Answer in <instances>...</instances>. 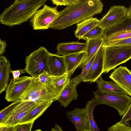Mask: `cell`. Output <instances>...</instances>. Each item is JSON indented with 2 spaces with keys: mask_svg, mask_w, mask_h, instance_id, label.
Here are the masks:
<instances>
[{
  "mask_svg": "<svg viewBox=\"0 0 131 131\" xmlns=\"http://www.w3.org/2000/svg\"><path fill=\"white\" fill-rule=\"evenodd\" d=\"M103 7L100 0H79L59 12L50 28L57 30L65 29L101 13Z\"/></svg>",
  "mask_w": 131,
  "mask_h": 131,
  "instance_id": "1",
  "label": "cell"
},
{
  "mask_svg": "<svg viewBox=\"0 0 131 131\" xmlns=\"http://www.w3.org/2000/svg\"><path fill=\"white\" fill-rule=\"evenodd\" d=\"M46 0H15L0 15L1 24L12 27L31 19Z\"/></svg>",
  "mask_w": 131,
  "mask_h": 131,
  "instance_id": "2",
  "label": "cell"
},
{
  "mask_svg": "<svg viewBox=\"0 0 131 131\" xmlns=\"http://www.w3.org/2000/svg\"><path fill=\"white\" fill-rule=\"evenodd\" d=\"M59 94L50 84H41L37 77L35 78L30 85L19 98L22 101H30L36 103L57 100Z\"/></svg>",
  "mask_w": 131,
  "mask_h": 131,
  "instance_id": "3",
  "label": "cell"
},
{
  "mask_svg": "<svg viewBox=\"0 0 131 131\" xmlns=\"http://www.w3.org/2000/svg\"><path fill=\"white\" fill-rule=\"evenodd\" d=\"M131 58V46H105L103 72L108 73Z\"/></svg>",
  "mask_w": 131,
  "mask_h": 131,
  "instance_id": "4",
  "label": "cell"
},
{
  "mask_svg": "<svg viewBox=\"0 0 131 131\" xmlns=\"http://www.w3.org/2000/svg\"><path fill=\"white\" fill-rule=\"evenodd\" d=\"M50 53L42 46L34 51L26 57L25 71L33 78L37 77L44 71L48 72L47 64Z\"/></svg>",
  "mask_w": 131,
  "mask_h": 131,
  "instance_id": "5",
  "label": "cell"
},
{
  "mask_svg": "<svg viewBox=\"0 0 131 131\" xmlns=\"http://www.w3.org/2000/svg\"><path fill=\"white\" fill-rule=\"evenodd\" d=\"M93 92L95 98L101 104L114 108L121 116L126 113L131 103V97L126 94L108 93L102 92L99 89Z\"/></svg>",
  "mask_w": 131,
  "mask_h": 131,
  "instance_id": "6",
  "label": "cell"
},
{
  "mask_svg": "<svg viewBox=\"0 0 131 131\" xmlns=\"http://www.w3.org/2000/svg\"><path fill=\"white\" fill-rule=\"evenodd\" d=\"M42 9L38 10L29 22L34 30H44L50 28L58 16L57 7H51L45 4Z\"/></svg>",
  "mask_w": 131,
  "mask_h": 131,
  "instance_id": "7",
  "label": "cell"
},
{
  "mask_svg": "<svg viewBox=\"0 0 131 131\" xmlns=\"http://www.w3.org/2000/svg\"><path fill=\"white\" fill-rule=\"evenodd\" d=\"M35 78L26 76L11 79L6 90L5 99L8 102L19 99L28 89Z\"/></svg>",
  "mask_w": 131,
  "mask_h": 131,
  "instance_id": "8",
  "label": "cell"
},
{
  "mask_svg": "<svg viewBox=\"0 0 131 131\" xmlns=\"http://www.w3.org/2000/svg\"><path fill=\"white\" fill-rule=\"evenodd\" d=\"M38 103L30 101H22L0 122V126L13 127L19 124L26 115Z\"/></svg>",
  "mask_w": 131,
  "mask_h": 131,
  "instance_id": "9",
  "label": "cell"
},
{
  "mask_svg": "<svg viewBox=\"0 0 131 131\" xmlns=\"http://www.w3.org/2000/svg\"><path fill=\"white\" fill-rule=\"evenodd\" d=\"M128 10V8L124 6L111 7L107 13L100 20L99 25L104 30L114 26L126 17Z\"/></svg>",
  "mask_w": 131,
  "mask_h": 131,
  "instance_id": "10",
  "label": "cell"
},
{
  "mask_svg": "<svg viewBox=\"0 0 131 131\" xmlns=\"http://www.w3.org/2000/svg\"><path fill=\"white\" fill-rule=\"evenodd\" d=\"M105 41L97 51L95 57L85 78L84 82H93L98 81L103 73L105 50Z\"/></svg>",
  "mask_w": 131,
  "mask_h": 131,
  "instance_id": "11",
  "label": "cell"
},
{
  "mask_svg": "<svg viewBox=\"0 0 131 131\" xmlns=\"http://www.w3.org/2000/svg\"><path fill=\"white\" fill-rule=\"evenodd\" d=\"M110 78L131 96V71L126 67L120 66L115 68Z\"/></svg>",
  "mask_w": 131,
  "mask_h": 131,
  "instance_id": "12",
  "label": "cell"
},
{
  "mask_svg": "<svg viewBox=\"0 0 131 131\" xmlns=\"http://www.w3.org/2000/svg\"><path fill=\"white\" fill-rule=\"evenodd\" d=\"M67 117L75 126L76 131L90 130V125L85 108L76 107L72 111H67Z\"/></svg>",
  "mask_w": 131,
  "mask_h": 131,
  "instance_id": "13",
  "label": "cell"
},
{
  "mask_svg": "<svg viewBox=\"0 0 131 131\" xmlns=\"http://www.w3.org/2000/svg\"><path fill=\"white\" fill-rule=\"evenodd\" d=\"M47 65L48 72L52 76H60L67 72L63 56L50 53Z\"/></svg>",
  "mask_w": 131,
  "mask_h": 131,
  "instance_id": "14",
  "label": "cell"
},
{
  "mask_svg": "<svg viewBox=\"0 0 131 131\" xmlns=\"http://www.w3.org/2000/svg\"><path fill=\"white\" fill-rule=\"evenodd\" d=\"M77 85L71 79L59 95L57 101L61 106L67 107L73 100H77L78 96L77 88Z\"/></svg>",
  "mask_w": 131,
  "mask_h": 131,
  "instance_id": "15",
  "label": "cell"
},
{
  "mask_svg": "<svg viewBox=\"0 0 131 131\" xmlns=\"http://www.w3.org/2000/svg\"><path fill=\"white\" fill-rule=\"evenodd\" d=\"M86 45V42L81 43L78 41L60 43L56 48L57 54L64 56L84 51Z\"/></svg>",
  "mask_w": 131,
  "mask_h": 131,
  "instance_id": "16",
  "label": "cell"
},
{
  "mask_svg": "<svg viewBox=\"0 0 131 131\" xmlns=\"http://www.w3.org/2000/svg\"><path fill=\"white\" fill-rule=\"evenodd\" d=\"M105 39L101 36L96 38L86 40V45L85 51V58L79 67L80 69L85 66L96 53Z\"/></svg>",
  "mask_w": 131,
  "mask_h": 131,
  "instance_id": "17",
  "label": "cell"
},
{
  "mask_svg": "<svg viewBox=\"0 0 131 131\" xmlns=\"http://www.w3.org/2000/svg\"><path fill=\"white\" fill-rule=\"evenodd\" d=\"M10 64L5 57H0V94L7 88L10 79V74L12 71Z\"/></svg>",
  "mask_w": 131,
  "mask_h": 131,
  "instance_id": "18",
  "label": "cell"
},
{
  "mask_svg": "<svg viewBox=\"0 0 131 131\" xmlns=\"http://www.w3.org/2000/svg\"><path fill=\"white\" fill-rule=\"evenodd\" d=\"M85 55V51L63 56L67 72L72 75L75 70L81 64Z\"/></svg>",
  "mask_w": 131,
  "mask_h": 131,
  "instance_id": "19",
  "label": "cell"
},
{
  "mask_svg": "<svg viewBox=\"0 0 131 131\" xmlns=\"http://www.w3.org/2000/svg\"><path fill=\"white\" fill-rule=\"evenodd\" d=\"M53 102L51 101L38 103L26 115L20 124L34 122L42 114Z\"/></svg>",
  "mask_w": 131,
  "mask_h": 131,
  "instance_id": "20",
  "label": "cell"
},
{
  "mask_svg": "<svg viewBox=\"0 0 131 131\" xmlns=\"http://www.w3.org/2000/svg\"><path fill=\"white\" fill-rule=\"evenodd\" d=\"M100 20L96 17L88 18L77 25V28L75 31V37L79 39L94 27L99 25Z\"/></svg>",
  "mask_w": 131,
  "mask_h": 131,
  "instance_id": "21",
  "label": "cell"
},
{
  "mask_svg": "<svg viewBox=\"0 0 131 131\" xmlns=\"http://www.w3.org/2000/svg\"><path fill=\"white\" fill-rule=\"evenodd\" d=\"M96 82L98 89L102 92L114 94H127L125 91L114 81H106L102 79L101 76Z\"/></svg>",
  "mask_w": 131,
  "mask_h": 131,
  "instance_id": "22",
  "label": "cell"
},
{
  "mask_svg": "<svg viewBox=\"0 0 131 131\" xmlns=\"http://www.w3.org/2000/svg\"><path fill=\"white\" fill-rule=\"evenodd\" d=\"M131 30V18L126 17L122 21L114 26L105 29L103 36L105 39L119 32Z\"/></svg>",
  "mask_w": 131,
  "mask_h": 131,
  "instance_id": "23",
  "label": "cell"
},
{
  "mask_svg": "<svg viewBox=\"0 0 131 131\" xmlns=\"http://www.w3.org/2000/svg\"><path fill=\"white\" fill-rule=\"evenodd\" d=\"M72 76L67 72L60 76H53L50 80L49 84L60 95L70 82Z\"/></svg>",
  "mask_w": 131,
  "mask_h": 131,
  "instance_id": "24",
  "label": "cell"
},
{
  "mask_svg": "<svg viewBox=\"0 0 131 131\" xmlns=\"http://www.w3.org/2000/svg\"><path fill=\"white\" fill-rule=\"evenodd\" d=\"M100 104V103L95 98L89 101L86 104L85 108L90 124V130L92 131H100L94 119L93 111L95 106Z\"/></svg>",
  "mask_w": 131,
  "mask_h": 131,
  "instance_id": "25",
  "label": "cell"
},
{
  "mask_svg": "<svg viewBox=\"0 0 131 131\" xmlns=\"http://www.w3.org/2000/svg\"><path fill=\"white\" fill-rule=\"evenodd\" d=\"M96 53L88 63L82 67V70L81 73L79 75L76 76L71 79L76 84L78 85L84 81L95 57Z\"/></svg>",
  "mask_w": 131,
  "mask_h": 131,
  "instance_id": "26",
  "label": "cell"
},
{
  "mask_svg": "<svg viewBox=\"0 0 131 131\" xmlns=\"http://www.w3.org/2000/svg\"><path fill=\"white\" fill-rule=\"evenodd\" d=\"M104 30L99 25H97L84 35L81 39L86 41L97 38L103 35Z\"/></svg>",
  "mask_w": 131,
  "mask_h": 131,
  "instance_id": "27",
  "label": "cell"
},
{
  "mask_svg": "<svg viewBox=\"0 0 131 131\" xmlns=\"http://www.w3.org/2000/svg\"><path fill=\"white\" fill-rule=\"evenodd\" d=\"M22 101L20 99L13 102L8 106L1 110L0 112V122L5 117Z\"/></svg>",
  "mask_w": 131,
  "mask_h": 131,
  "instance_id": "28",
  "label": "cell"
},
{
  "mask_svg": "<svg viewBox=\"0 0 131 131\" xmlns=\"http://www.w3.org/2000/svg\"><path fill=\"white\" fill-rule=\"evenodd\" d=\"M107 131H131V125L119 121L108 127Z\"/></svg>",
  "mask_w": 131,
  "mask_h": 131,
  "instance_id": "29",
  "label": "cell"
},
{
  "mask_svg": "<svg viewBox=\"0 0 131 131\" xmlns=\"http://www.w3.org/2000/svg\"><path fill=\"white\" fill-rule=\"evenodd\" d=\"M131 37V30L121 32L116 34L105 40V41L124 39Z\"/></svg>",
  "mask_w": 131,
  "mask_h": 131,
  "instance_id": "30",
  "label": "cell"
},
{
  "mask_svg": "<svg viewBox=\"0 0 131 131\" xmlns=\"http://www.w3.org/2000/svg\"><path fill=\"white\" fill-rule=\"evenodd\" d=\"M105 46L119 45L131 46V37L122 39L105 41Z\"/></svg>",
  "mask_w": 131,
  "mask_h": 131,
  "instance_id": "31",
  "label": "cell"
},
{
  "mask_svg": "<svg viewBox=\"0 0 131 131\" xmlns=\"http://www.w3.org/2000/svg\"><path fill=\"white\" fill-rule=\"evenodd\" d=\"M52 77L48 71H45L37 77L41 84L47 85L49 84V80Z\"/></svg>",
  "mask_w": 131,
  "mask_h": 131,
  "instance_id": "32",
  "label": "cell"
},
{
  "mask_svg": "<svg viewBox=\"0 0 131 131\" xmlns=\"http://www.w3.org/2000/svg\"><path fill=\"white\" fill-rule=\"evenodd\" d=\"M34 122L20 124L15 126L14 131H31Z\"/></svg>",
  "mask_w": 131,
  "mask_h": 131,
  "instance_id": "33",
  "label": "cell"
},
{
  "mask_svg": "<svg viewBox=\"0 0 131 131\" xmlns=\"http://www.w3.org/2000/svg\"><path fill=\"white\" fill-rule=\"evenodd\" d=\"M79 0H52V3L57 6L59 5L69 6L79 1Z\"/></svg>",
  "mask_w": 131,
  "mask_h": 131,
  "instance_id": "34",
  "label": "cell"
},
{
  "mask_svg": "<svg viewBox=\"0 0 131 131\" xmlns=\"http://www.w3.org/2000/svg\"><path fill=\"white\" fill-rule=\"evenodd\" d=\"M131 121V103L126 113L123 116L120 121L123 123L129 124Z\"/></svg>",
  "mask_w": 131,
  "mask_h": 131,
  "instance_id": "35",
  "label": "cell"
},
{
  "mask_svg": "<svg viewBox=\"0 0 131 131\" xmlns=\"http://www.w3.org/2000/svg\"><path fill=\"white\" fill-rule=\"evenodd\" d=\"M24 71V69H18L15 70H12L10 73L12 74L13 79L16 80L19 78V77L21 74L24 73L26 72Z\"/></svg>",
  "mask_w": 131,
  "mask_h": 131,
  "instance_id": "36",
  "label": "cell"
},
{
  "mask_svg": "<svg viewBox=\"0 0 131 131\" xmlns=\"http://www.w3.org/2000/svg\"><path fill=\"white\" fill-rule=\"evenodd\" d=\"M7 45L6 41L5 40H0V55H3V54L5 52V48Z\"/></svg>",
  "mask_w": 131,
  "mask_h": 131,
  "instance_id": "37",
  "label": "cell"
},
{
  "mask_svg": "<svg viewBox=\"0 0 131 131\" xmlns=\"http://www.w3.org/2000/svg\"><path fill=\"white\" fill-rule=\"evenodd\" d=\"M51 131H64L58 124H56L54 127L52 128Z\"/></svg>",
  "mask_w": 131,
  "mask_h": 131,
  "instance_id": "38",
  "label": "cell"
},
{
  "mask_svg": "<svg viewBox=\"0 0 131 131\" xmlns=\"http://www.w3.org/2000/svg\"><path fill=\"white\" fill-rule=\"evenodd\" d=\"M126 17L128 18H131V3L130 6L128 8L127 13Z\"/></svg>",
  "mask_w": 131,
  "mask_h": 131,
  "instance_id": "39",
  "label": "cell"
},
{
  "mask_svg": "<svg viewBox=\"0 0 131 131\" xmlns=\"http://www.w3.org/2000/svg\"><path fill=\"white\" fill-rule=\"evenodd\" d=\"M8 127L5 126H0V131H7Z\"/></svg>",
  "mask_w": 131,
  "mask_h": 131,
  "instance_id": "40",
  "label": "cell"
},
{
  "mask_svg": "<svg viewBox=\"0 0 131 131\" xmlns=\"http://www.w3.org/2000/svg\"><path fill=\"white\" fill-rule=\"evenodd\" d=\"M15 126L9 127H8L7 131H14Z\"/></svg>",
  "mask_w": 131,
  "mask_h": 131,
  "instance_id": "41",
  "label": "cell"
},
{
  "mask_svg": "<svg viewBox=\"0 0 131 131\" xmlns=\"http://www.w3.org/2000/svg\"><path fill=\"white\" fill-rule=\"evenodd\" d=\"M34 131H42L40 129H37L35 130Z\"/></svg>",
  "mask_w": 131,
  "mask_h": 131,
  "instance_id": "42",
  "label": "cell"
},
{
  "mask_svg": "<svg viewBox=\"0 0 131 131\" xmlns=\"http://www.w3.org/2000/svg\"><path fill=\"white\" fill-rule=\"evenodd\" d=\"M80 131H92L90 130H84Z\"/></svg>",
  "mask_w": 131,
  "mask_h": 131,
  "instance_id": "43",
  "label": "cell"
}]
</instances>
